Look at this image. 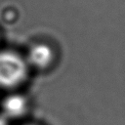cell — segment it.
<instances>
[{"mask_svg": "<svg viewBox=\"0 0 125 125\" xmlns=\"http://www.w3.org/2000/svg\"><path fill=\"white\" fill-rule=\"evenodd\" d=\"M26 59L12 50L0 51V88L14 89L21 85L28 75Z\"/></svg>", "mask_w": 125, "mask_h": 125, "instance_id": "6da1fadb", "label": "cell"}, {"mask_svg": "<svg viewBox=\"0 0 125 125\" xmlns=\"http://www.w3.org/2000/svg\"><path fill=\"white\" fill-rule=\"evenodd\" d=\"M55 53L50 45L47 43L39 42L33 44L26 56L28 65H31L37 69H46L54 62Z\"/></svg>", "mask_w": 125, "mask_h": 125, "instance_id": "7a4b0ae2", "label": "cell"}, {"mask_svg": "<svg viewBox=\"0 0 125 125\" xmlns=\"http://www.w3.org/2000/svg\"><path fill=\"white\" fill-rule=\"evenodd\" d=\"M29 104L25 96L18 93H13L6 96L1 104L3 116L6 118H20L25 115L28 111Z\"/></svg>", "mask_w": 125, "mask_h": 125, "instance_id": "3957f363", "label": "cell"}, {"mask_svg": "<svg viewBox=\"0 0 125 125\" xmlns=\"http://www.w3.org/2000/svg\"><path fill=\"white\" fill-rule=\"evenodd\" d=\"M0 125H9L6 117L3 115H0Z\"/></svg>", "mask_w": 125, "mask_h": 125, "instance_id": "277c9868", "label": "cell"}, {"mask_svg": "<svg viewBox=\"0 0 125 125\" xmlns=\"http://www.w3.org/2000/svg\"><path fill=\"white\" fill-rule=\"evenodd\" d=\"M27 125H33V124H27Z\"/></svg>", "mask_w": 125, "mask_h": 125, "instance_id": "5b68a950", "label": "cell"}]
</instances>
